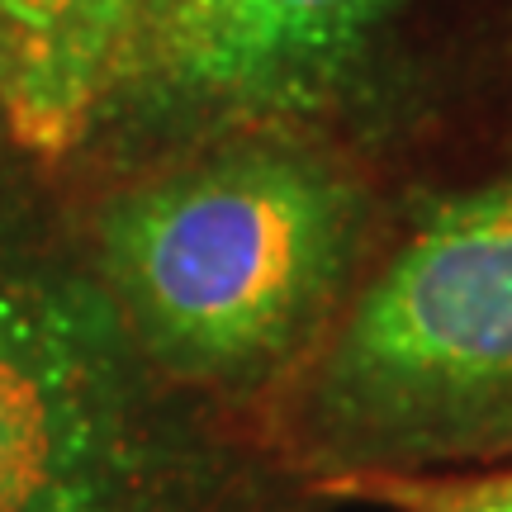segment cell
I'll return each instance as SVG.
<instances>
[{"mask_svg": "<svg viewBox=\"0 0 512 512\" xmlns=\"http://www.w3.org/2000/svg\"><path fill=\"white\" fill-rule=\"evenodd\" d=\"M157 0H0L5 138L62 157L100 133Z\"/></svg>", "mask_w": 512, "mask_h": 512, "instance_id": "5", "label": "cell"}, {"mask_svg": "<svg viewBox=\"0 0 512 512\" xmlns=\"http://www.w3.org/2000/svg\"><path fill=\"white\" fill-rule=\"evenodd\" d=\"M304 432L342 470L512 460V147L427 195L342 304Z\"/></svg>", "mask_w": 512, "mask_h": 512, "instance_id": "2", "label": "cell"}, {"mask_svg": "<svg viewBox=\"0 0 512 512\" xmlns=\"http://www.w3.org/2000/svg\"><path fill=\"white\" fill-rule=\"evenodd\" d=\"M408 512H512V470L508 475H484L456 489H441V494L422 498Z\"/></svg>", "mask_w": 512, "mask_h": 512, "instance_id": "6", "label": "cell"}, {"mask_svg": "<svg viewBox=\"0 0 512 512\" xmlns=\"http://www.w3.org/2000/svg\"><path fill=\"white\" fill-rule=\"evenodd\" d=\"M171 475L152 366L91 266L0 247V512H147Z\"/></svg>", "mask_w": 512, "mask_h": 512, "instance_id": "4", "label": "cell"}, {"mask_svg": "<svg viewBox=\"0 0 512 512\" xmlns=\"http://www.w3.org/2000/svg\"><path fill=\"white\" fill-rule=\"evenodd\" d=\"M0 138H5V119H0Z\"/></svg>", "mask_w": 512, "mask_h": 512, "instance_id": "7", "label": "cell"}, {"mask_svg": "<svg viewBox=\"0 0 512 512\" xmlns=\"http://www.w3.org/2000/svg\"><path fill=\"white\" fill-rule=\"evenodd\" d=\"M512 0H157L100 128L304 133L389 100L437 38Z\"/></svg>", "mask_w": 512, "mask_h": 512, "instance_id": "3", "label": "cell"}, {"mask_svg": "<svg viewBox=\"0 0 512 512\" xmlns=\"http://www.w3.org/2000/svg\"><path fill=\"white\" fill-rule=\"evenodd\" d=\"M366 219L318 138L223 133L100 204L91 275L152 370L252 389L328 337Z\"/></svg>", "mask_w": 512, "mask_h": 512, "instance_id": "1", "label": "cell"}]
</instances>
